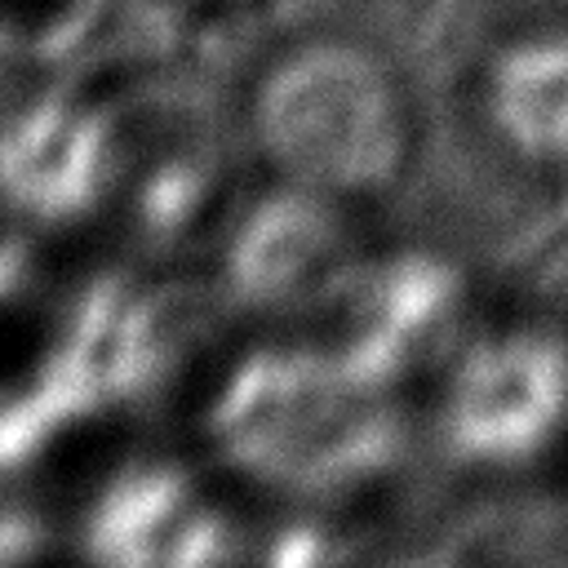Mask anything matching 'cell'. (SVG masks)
<instances>
[{
    "label": "cell",
    "instance_id": "5",
    "mask_svg": "<svg viewBox=\"0 0 568 568\" xmlns=\"http://www.w3.org/2000/svg\"><path fill=\"white\" fill-rule=\"evenodd\" d=\"M102 178V120L71 102H40L0 133V191L36 217H71Z\"/></svg>",
    "mask_w": 568,
    "mask_h": 568
},
{
    "label": "cell",
    "instance_id": "2",
    "mask_svg": "<svg viewBox=\"0 0 568 568\" xmlns=\"http://www.w3.org/2000/svg\"><path fill=\"white\" fill-rule=\"evenodd\" d=\"M382 390L342 351H262L226 377L209 426L253 479L324 488L386 457L395 422Z\"/></svg>",
    "mask_w": 568,
    "mask_h": 568
},
{
    "label": "cell",
    "instance_id": "6",
    "mask_svg": "<svg viewBox=\"0 0 568 568\" xmlns=\"http://www.w3.org/2000/svg\"><path fill=\"white\" fill-rule=\"evenodd\" d=\"M497 138L541 164H568V31H528L497 49L484 75Z\"/></svg>",
    "mask_w": 568,
    "mask_h": 568
},
{
    "label": "cell",
    "instance_id": "8",
    "mask_svg": "<svg viewBox=\"0 0 568 568\" xmlns=\"http://www.w3.org/2000/svg\"><path fill=\"white\" fill-rule=\"evenodd\" d=\"M169 528L204 541L209 519L195 510L191 493L160 470L129 475L124 484L111 488V497L102 493L89 524V532L98 537V555H111V559H155L151 541L169 537Z\"/></svg>",
    "mask_w": 568,
    "mask_h": 568
},
{
    "label": "cell",
    "instance_id": "7",
    "mask_svg": "<svg viewBox=\"0 0 568 568\" xmlns=\"http://www.w3.org/2000/svg\"><path fill=\"white\" fill-rule=\"evenodd\" d=\"M448 315H453V280L435 262L386 266L377 280H368L342 355L355 359L368 377L390 382L435 342Z\"/></svg>",
    "mask_w": 568,
    "mask_h": 568
},
{
    "label": "cell",
    "instance_id": "3",
    "mask_svg": "<svg viewBox=\"0 0 568 568\" xmlns=\"http://www.w3.org/2000/svg\"><path fill=\"white\" fill-rule=\"evenodd\" d=\"M568 426V342L506 328L475 342L444 390V435L479 466H524Z\"/></svg>",
    "mask_w": 568,
    "mask_h": 568
},
{
    "label": "cell",
    "instance_id": "1",
    "mask_svg": "<svg viewBox=\"0 0 568 568\" xmlns=\"http://www.w3.org/2000/svg\"><path fill=\"white\" fill-rule=\"evenodd\" d=\"M248 133L280 182L337 204L390 191L417 151L395 67L355 36L284 44L248 89Z\"/></svg>",
    "mask_w": 568,
    "mask_h": 568
},
{
    "label": "cell",
    "instance_id": "4",
    "mask_svg": "<svg viewBox=\"0 0 568 568\" xmlns=\"http://www.w3.org/2000/svg\"><path fill=\"white\" fill-rule=\"evenodd\" d=\"M248 209L231 240L235 293L257 306H288L320 288L337 266V200L288 186Z\"/></svg>",
    "mask_w": 568,
    "mask_h": 568
},
{
    "label": "cell",
    "instance_id": "9",
    "mask_svg": "<svg viewBox=\"0 0 568 568\" xmlns=\"http://www.w3.org/2000/svg\"><path fill=\"white\" fill-rule=\"evenodd\" d=\"M4 67H9V36L0 31V75H4Z\"/></svg>",
    "mask_w": 568,
    "mask_h": 568
}]
</instances>
